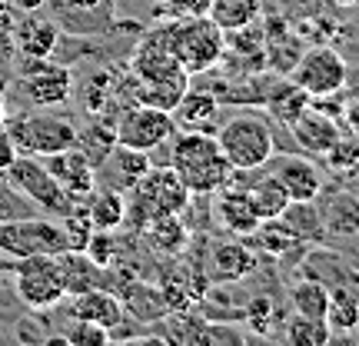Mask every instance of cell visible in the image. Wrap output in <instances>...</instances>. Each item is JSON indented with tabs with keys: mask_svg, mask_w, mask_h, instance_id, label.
Here are the masks:
<instances>
[{
	"mask_svg": "<svg viewBox=\"0 0 359 346\" xmlns=\"http://www.w3.org/2000/svg\"><path fill=\"white\" fill-rule=\"evenodd\" d=\"M206 17L223 34H240V30H250L259 17V0H210Z\"/></svg>",
	"mask_w": 359,
	"mask_h": 346,
	"instance_id": "cell-27",
	"label": "cell"
},
{
	"mask_svg": "<svg viewBox=\"0 0 359 346\" xmlns=\"http://www.w3.org/2000/svg\"><path fill=\"white\" fill-rule=\"evenodd\" d=\"M43 160V167L53 173V180L64 187L74 200H83L93 193V187L100 183L97 180V167L90 164L87 157L80 154L77 147H67L60 154H50V157H40Z\"/></svg>",
	"mask_w": 359,
	"mask_h": 346,
	"instance_id": "cell-12",
	"label": "cell"
},
{
	"mask_svg": "<svg viewBox=\"0 0 359 346\" xmlns=\"http://www.w3.org/2000/svg\"><path fill=\"white\" fill-rule=\"evenodd\" d=\"M219 114V100L206 90H187L173 107V120L180 130H210Z\"/></svg>",
	"mask_w": 359,
	"mask_h": 346,
	"instance_id": "cell-26",
	"label": "cell"
},
{
	"mask_svg": "<svg viewBox=\"0 0 359 346\" xmlns=\"http://www.w3.org/2000/svg\"><path fill=\"white\" fill-rule=\"evenodd\" d=\"M213 343L243 346V343H246V333H240V330H236V326H230V323H203L200 346H213Z\"/></svg>",
	"mask_w": 359,
	"mask_h": 346,
	"instance_id": "cell-40",
	"label": "cell"
},
{
	"mask_svg": "<svg viewBox=\"0 0 359 346\" xmlns=\"http://www.w3.org/2000/svg\"><path fill=\"white\" fill-rule=\"evenodd\" d=\"M290 303L296 313L303 317H323L326 320V307H330V290L320 280H303L290 290Z\"/></svg>",
	"mask_w": 359,
	"mask_h": 346,
	"instance_id": "cell-34",
	"label": "cell"
},
{
	"mask_svg": "<svg viewBox=\"0 0 359 346\" xmlns=\"http://www.w3.org/2000/svg\"><path fill=\"white\" fill-rule=\"evenodd\" d=\"M57 260H60V270H64L67 296H77L93 290V286H103V273L107 270L100 263H93L83 250H64V253H57Z\"/></svg>",
	"mask_w": 359,
	"mask_h": 346,
	"instance_id": "cell-25",
	"label": "cell"
},
{
	"mask_svg": "<svg viewBox=\"0 0 359 346\" xmlns=\"http://www.w3.org/2000/svg\"><path fill=\"white\" fill-rule=\"evenodd\" d=\"M103 167H110L116 173V190H123L127 193L137 180L147 173V170L154 167V160H150V154L147 150H133V147H120L116 143L114 147V154L107 157V164Z\"/></svg>",
	"mask_w": 359,
	"mask_h": 346,
	"instance_id": "cell-28",
	"label": "cell"
},
{
	"mask_svg": "<svg viewBox=\"0 0 359 346\" xmlns=\"http://www.w3.org/2000/svg\"><path fill=\"white\" fill-rule=\"evenodd\" d=\"M223 40L219 30L206 13L200 17H173V53L187 74H206L223 60Z\"/></svg>",
	"mask_w": 359,
	"mask_h": 346,
	"instance_id": "cell-5",
	"label": "cell"
},
{
	"mask_svg": "<svg viewBox=\"0 0 359 346\" xmlns=\"http://www.w3.org/2000/svg\"><path fill=\"white\" fill-rule=\"evenodd\" d=\"M4 127L13 137L17 150L27 157H50L77 143V127L57 114H20L11 117Z\"/></svg>",
	"mask_w": 359,
	"mask_h": 346,
	"instance_id": "cell-8",
	"label": "cell"
},
{
	"mask_svg": "<svg viewBox=\"0 0 359 346\" xmlns=\"http://www.w3.org/2000/svg\"><path fill=\"white\" fill-rule=\"evenodd\" d=\"M83 206H87V213L97 230H116L127 220V193L116 190V187H100L97 183L93 193L83 197Z\"/></svg>",
	"mask_w": 359,
	"mask_h": 346,
	"instance_id": "cell-24",
	"label": "cell"
},
{
	"mask_svg": "<svg viewBox=\"0 0 359 346\" xmlns=\"http://www.w3.org/2000/svg\"><path fill=\"white\" fill-rule=\"evenodd\" d=\"M7 124V110H4V93H0V127Z\"/></svg>",
	"mask_w": 359,
	"mask_h": 346,
	"instance_id": "cell-48",
	"label": "cell"
},
{
	"mask_svg": "<svg viewBox=\"0 0 359 346\" xmlns=\"http://www.w3.org/2000/svg\"><path fill=\"white\" fill-rule=\"evenodd\" d=\"M17 7H20V11H37L40 0H17Z\"/></svg>",
	"mask_w": 359,
	"mask_h": 346,
	"instance_id": "cell-46",
	"label": "cell"
},
{
	"mask_svg": "<svg viewBox=\"0 0 359 346\" xmlns=\"http://www.w3.org/2000/svg\"><path fill=\"white\" fill-rule=\"evenodd\" d=\"M83 253H87L93 263H100L103 270H110V267H114V260H116L114 230H93V237H90L87 246H83Z\"/></svg>",
	"mask_w": 359,
	"mask_h": 346,
	"instance_id": "cell-39",
	"label": "cell"
},
{
	"mask_svg": "<svg viewBox=\"0 0 359 346\" xmlns=\"http://www.w3.org/2000/svg\"><path fill=\"white\" fill-rule=\"evenodd\" d=\"M333 340V330L323 317H303L296 313L293 320L286 323V343L290 346H326Z\"/></svg>",
	"mask_w": 359,
	"mask_h": 346,
	"instance_id": "cell-33",
	"label": "cell"
},
{
	"mask_svg": "<svg viewBox=\"0 0 359 346\" xmlns=\"http://www.w3.org/2000/svg\"><path fill=\"white\" fill-rule=\"evenodd\" d=\"M11 40L20 57H50L57 51L60 30L53 20H43L34 11H27V17H17V24L11 30Z\"/></svg>",
	"mask_w": 359,
	"mask_h": 346,
	"instance_id": "cell-16",
	"label": "cell"
},
{
	"mask_svg": "<svg viewBox=\"0 0 359 346\" xmlns=\"http://www.w3.org/2000/svg\"><path fill=\"white\" fill-rule=\"evenodd\" d=\"M67 346H107L110 343V330H103L100 323H90V320H77L67 326L64 333Z\"/></svg>",
	"mask_w": 359,
	"mask_h": 346,
	"instance_id": "cell-38",
	"label": "cell"
},
{
	"mask_svg": "<svg viewBox=\"0 0 359 346\" xmlns=\"http://www.w3.org/2000/svg\"><path fill=\"white\" fill-rule=\"evenodd\" d=\"M40 213L37 206L27 200L24 193L13 187L11 180L0 173V223H7V220H24V217H34Z\"/></svg>",
	"mask_w": 359,
	"mask_h": 346,
	"instance_id": "cell-36",
	"label": "cell"
},
{
	"mask_svg": "<svg viewBox=\"0 0 359 346\" xmlns=\"http://www.w3.org/2000/svg\"><path fill=\"white\" fill-rule=\"evenodd\" d=\"M193 193L187 183L177 177V170L170 164H154L133 187L127 190V220L133 230L140 233L154 217L163 213H183L190 206Z\"/></svg>",
	"mask_w": 359,
	"mask_h": 346,
	"instance_id": "cell-2",
	"label": "cell"
},
{
	"mask_svg": "<svg viewBox=\"0 0 359 346\" xmlns=\"http://www.w3.org/2000/svg\"><path fill=\"white\" fill-rule=\"evenodd\" d=\"M343 120H346L349 133H356V137H359V97L346 100V107H343Z\"/></svg>",
	"mask_w": 359,
	"mask_h": 346,
	"instance_id": "cell-45",
	"label": "cell"
},
{
	"mask_svg": "<svg viewBox=\"0 0 359 346\" xmlns=\"http://www.w3.org/2000/svg\"><path fill=\"white\" fill-rule=\"evenodd\" d=\"M20 67V93L30 107H60L74 93V74L60 64H50V57H24Z\"/></svg>",
	"mask_w": 359,
	"mask_h": 346,
	"instance_id": "cell-11",
	"label": "cell"
},
{
	"mask_svg": "<svg viewBox=\"0 0 359 346\" xmlns=\"http://www.w3.org/2000/svg\"><path fill=\"white\" fill-rule=\"evenodd\" d=\"M217 193L219 197H217L213 213H217L223 230H230L233 237H250V233L263 223L257 213V204H253V197H250L246 187H230V183H223Z\"/></svg>",
	"mask_w": 359,
	"mask_h": 346,
	"instance_id": "cell-13",
	"label": "cell"
},
{
	"mask_svg": "<svg viewBox=\"0 0 359 346\" xmlns=\"http://www.w3.org/2000/svg\"><path fill=\"white\" fill-rule=\"evenodd\" d=\"M326 237H359V197L349 190L330 193L320 206Z\"/></svg>",
	"mask_w": 359,
	"mask_h": 346,
	"instance_id": "cell-22",
	"label": "cell"
},
{
	"mask_svg": "<svg viewBox=\"0 0 359 346\" xmlns=\"http://www.w3.org/2000/svg\"><path fill=\"white\" fill-rule=\"evenodd\" d=\"M250 197H253V204H257V213L259 220H276L286 210V204H290V193H286V187H283L280 180H276V173L269 170V173H263V177H257L250 187Z\"/></svg>",
	"mask_w": 359,
	"mask_h": 346,
	"instance_id": "cell-30",
	"label": "cell"
},
{
	"mask_svg": "<svg viewBox=\"0 0 359 346\" xmlns=\"http://www.w3.org/2000/svg\"><path fill=\"white\" fill-rule=\"evenodd\" d=\"M280 223L296 237V244H323L326 227L316 200H290L286 210L280 213Z\"/></svg>",
	"mask_w": 359,
	"mask_h": 346,
	"instance_id": "cell-23",
	"label": "cell"
},
{
	"mask_svg": "<svg viewBox=\"0 0 359 346\" xmlns=\"http://www.w3.org/2000/svg\"><path fill=\"white\" fill-rule=\"evenodd\" d=\"M356 330H359V326H356Z\"/></svg>",
	"mask_w": 359,
	"mask_h": 346,
	"instance_id": "cell-49",
	"label": "cell"
},
{
	"mask_svg": "<svg viewBox=\"0 0 359 346\" xmlns=\"http://www.w3.org/2000/svg\"><path fill=\"white\" fill-rule=\"evenodd\" d=\"M4 177L11 180L13 187L24 193V197L37 206L40 213H47V217L60 220L64 213H70V210L80 204V200H74V197H70V193H67L64 187L53 180V173L43 167V160H40V157L20 154L11 164V170H7Z\"/></svg>",
	"mask_w": 359,
	"mask_h": 346,
	"instance_id": "cell-7",
	"label": "cell"
},
{
	"mask_svg": "<svg viewBox=\"0 0 359 346\" xmlns=\"http://www.w3.org/2000/svg\"><path fill=\"white\" fill-rule=\"evenodd\" d=\"M309 100H313V97H309L296 80H276L266 93V114L273 117L280 127L290 130L296 120L309 110Z\"/></svg>",
	"mask_w": 359,
	"mask_h": 346,
	"instance_id": "cell-20",
	"label": "cell"
},
{
	"mask_svg": "<svg viewBox=\"0 0 359 346\" xmlns=\"http://www.w3.org/2000/svg\"><path fill=\"white\" fill-rule=\"evenodd\" d=\"M250 240L259 246V250H266V253H273V257H283V253H290L293 246H299L296 244V237L286 227L280 223V217L276 220H263L257 230L250 233Z\"/></svg>",
	"mask_w": 359,
	"mask_h": 346,
	"instance_id": "cell-35",
	"label": "cell"
},
{
	"mask_svg": "<svg viewBox=\"0 0 359 346\" xmlns=\"http://www.w3.org/2000/svg\"><path fill=\"white\" fill-rule=\"evenodd\" d=\"M74 147L87 157L93 167L100 170L103 164H107V157L114 154V147H116V127L114 124H103V120H93L90 127L77 130V143H74Z\"/></svg>",
	"mask_w": 359,
	"mask_h": 346,
	"instance_id": "cell-29",
	"label": "cell"
},
{
	"mask_svg": "<svg viewBox=\"0 0 359 346\" xmlns=\"http://www.w3.org/2000/svg\"><path fill=\"white\" fill-rule=\"evenodd\" d=\"M326 323L333 333H353L359 326V296L346 286L330 290V307H326Z\"/></svg>",
	"mask_w": 359,
	"mask_h": 346,
	"instance_id": "cell-32",
	"label": "cell"
},
{
	"mask_svg": "<svg viewBox=\"0 0 359 346\" xmlns=\"http://www.w3.org/2000/svg\"><path fill=\"white\" fill-rule=\"evenodd\" d=\"M269 313H273V303H269V296H257L250 307H246V320L253 330H266L269 326Z\"/></svg>",
	"mask_w": 359,
	"mask_h": 346,
	"instance_id": "cell-42",
	"label": "cell"
},
{
	"mask_svg": "<svg viewBox=\"0 0 359 346\" xmlns=\"http://www.w3.org/2000/svg\"><path fill=\"white\" fill-rule=\"evenodd\" d=\"M60 223H64V230H67V240H70V250H83L87 246V240L93 237V220H90L87 213V206H83V200H80L70 213H64L60 217Z\"/></svg>",
	"mask_w": 359,
	"mask_h": 346,
	"instance_id": "cell-37",
	"label": "cell"
},
{
	"mask_svg": "<svg viewBox=\"0 0 359 346\" xmlns=\"http://www.w3.org/2000/svg\"><path fill=\"white\" fill-rule=\"evenodd\" d=\"M326 170L339 180H353L359 173V137L356 133H339V140L320 157Z\"/></svg>",
	"mask_w": 359,
	"mask_h": 346,
	"instance_id": "cell-31",
	"label": "cell"
},
{
	"mask_svg": "<svg viewBox=\"0 0 359 346\" xmlns=\"http://www.w3.org/2000/svg\"><path fill=\"white\" fill-rule=\"evenodd\" d=\"M217 143L226 157V164L233 170H243V173L263 170L276 150L269 117L253 114V110H243V114H233L230 120H223L217 130Z\"/></svg>",
	"mask_w": 359,
	"mask_h": 346,
	"instance_id": "cell-3",
	"label": "cell"
},
{
	"mask_svg": "<svg viewBox=\"0 0 359 346\" xmlns=\"http://www.w3.org/2000/svg\"><path fill=\"white\" fill-rule=\"evenodd\" d=\"M70 317L77 320H90V323H100L103 330H120L127 323V310H123V300L107 290V286H93L87 293H77L74 303H70Z\"/></svg>",
	"mask_w": 359,
	"mask_h": 346,
	"instance_id": "cell-14",
	"label": "cell"
},
{
	"mask_svg": "<svg viewBox=\"0 0 359 346\" xmlns=\"http://www.w3.org/2000/svg\"><path fill=\"white\" fill-rule=\"evenodd\" d=\"M273 173H276V180L286 187L290 200H316L323 193L320 170L313 167V160H306V157H296V154L280 157Z\"/></svg>",
	"mask_w": 359,
	"mask_h": 346,
	"instance_id": "cell-18",
	"label": "cell"
},
{
	"mask_svg": "<svg viewBox=\"0 0 359 346\" xmlns=\"http://www.w3.org/2000/svg\"><path fill=\"white\" fill-rule=\"evenodd\" d=\"M210 0H160V11L170 17H200L206 13Z\"/></svg>",
	"mask_w": 359,
	"mask_h": 346,
	"instance_id": "cell-41",
	"label": "cell"
},
{
	"mask_svg": "<svg viewBox=\"0 0 359 346\" xmlns=\"http://www.w3.org/2000/svg\"><path fill=\"white\" fill-rule=\"evenodd\" d=\"M309 97H326V93H343L349 84V67L343 53L333 47H309L293 67V77Z\"/></svg>",
	"mask_w": 359,
	"mask_h": 346,
	"instance_id": "cell-10",
	"label": "cell"
},
{
	"mask_svg": "<svg viewBox=\"0 0 359 346\" xmlns=\"http://www.w3.org/2000/svg\"><path fill=\"white\" fill-rule=\"evenodd\" d=\"M116 296L123 300L127 317H130V320H137V323H160L170 313L167 296H163V290H160V286H154V283L130 280Z\"/></svg>",
	"mask_w": 359,
	"mask_h": 346,
	"instance_id": "cell-19",
	"label": "cell"
},
{
	"mask_svg": "<svg viewBox=\"0 0 359 346\" xmlns=\"http://www.w3.org/2000/svg\"><path fill=\"white\" fill-rule=\"evenodd\" d=\"M167 164L177 170V177L187 183L193 197L217 193L233 177V167L226 164L213 130H180L173 137Z\"/></svg>",
	"mask_w": 359,
	"mask_h": 346,
	"instance_id": "cell-1",
	"label": "cell"
},
{
	"mask_svg": "<svg viewBox=\"0 0 359 346\" xmlns=\"http://www.w3.org/2000/svg\"><path fill=\"white\" fill-rule=\"evenodd\" d=\"M290 133H293V140L299 150H306L309 157H323L336 140H339V124H336V117L309 107L306 114L290 127Z\"/></svg>",
	"mask_w": 359,
	"mask_h": 346,
	"instance_id": "cell-17",
	"label": "cell"
},
{
	"mask_svg": "<svg viewBox=\"0 0 359 346\" xmlns=\"http://www.w3.org/2000/svg\"><path fill=\"white\" fill-rule=\"evenodd\" d=\"M11 263L13 260L7 257V253H0V273H11Z\"/></svg>",
	"mask_w": 359,
	"mask_h": 346,
	"instance_id": "cell-47",
	"label": "cell"
},
{
	"mask_svg": "<svg viewBox=\"0 0 359 346\" xmlns=\"http://www.w3.org/2000/svg\"><path fill=\"white\" fill-rule=\"evenodd\" d=\"M143 237L150 250H156L160 257H180L187 244H190V227L183 223L180 213H163V217H154L147 227H143Z\"/></svg>",
	"mask_w": 359,
	"mask_h": 346,
	"instance_id": "cell-21",
	"label": "cell"
},
{
	"mask_svg": "<svg viewBox=\"0 0 359 346\" xmlns=\"http://www.w3.org/2000/svg\"><path fill=\"white\" fill-rule=\"evenodd\" d=\"M20 157V150H17V143H13V137L7 133V127H0V173H7L11 170V164Z\"/></svg>",
	"mask_w": 359,
	"mask_h": 346,
	"instance_id": "cell-43",
	"label": "cell"
},
{
	"mask_svg": "<svg viewBox=\"0 0 359 346\" xmlns=\"http://www.w3.org/2000/svg\"><path fill=\"white\" fill-rule=\"evenodd\" d=\"M13 293L30 310H50L67 300L64 270L57 253H37V257H20L11 263Z\"/></svg>",
	"mask_w": 359,
	"mask_h": 346,
	"instance_id": "cell-4",
	"label": "cell"
},
{
	"mask_svg": "<svg viewBox=\"0 0 359 346\" xmlns=\"http://www.w3.org/2000/svg\"><path fill=\"white\" fill-rule=\"evenodd\" d=\"M13 24H17V7L7 4V0H0V37H11Z\"/></svg>",
	"mask_w": 359,
	"mask_h": 346,
	"instance_id": "cell-44",
	"label": "cell"
},
{
	"mask_svg": "<svg viewBox=\"0 0 359 346\" xmlns=\"http://www.w3.org/2000/svg\"><path fill=\"white\" fill-rule=\"evenodd\" d=\"M114 127L120 147H133V150H147V154H154L163 143H170L180 130L177 120H173V110H160L150 103H137V107L123 110Z\"/></svg>",
	"mask_w": 359,
	"mask_h": 346,
	"instance_id": "cell-9",
	"label": "cell"
},
{
	"mask_svg": "<svg viewBox=\"0 0 359 346\" xmlns=\"http://www.w3.org/2000/svg\"><path fill=\"white\" fill-rule=\"evenodd\" d=\"M64 250H70L64 223L47 213L0 223V253H7L11 260L37 257V253H64Z\"/></svg>",
	"mask_w": 359,
	"mask_h": 346,
	"instance_id": "cell-6",
	"label": "cell"
},
{
	"mask_svg": "<svg viewBox=\"0 0 359 346\" xmlns=\"http://www.w3.org/2000/svg\"><path fill=\"white\" fill-rule=\"evenodd\" d=\"M257 270V253L240 240H223L210 250V270L206 280L210 283H240Z\"/></svg>",
	"mask_w": 359,
	"mask_h": 346,
	"instance_id": "cell-15",
	"label": "cell"
}]
</instances>
